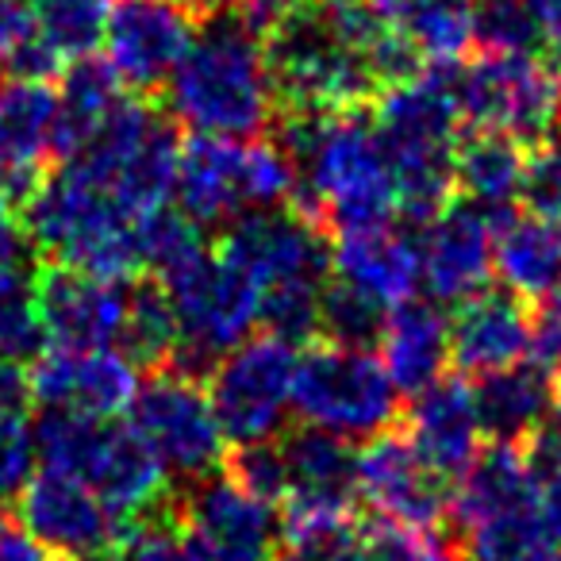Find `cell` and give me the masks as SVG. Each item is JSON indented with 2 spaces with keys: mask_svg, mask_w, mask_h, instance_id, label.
Masks as SVG:
<instances>
[{
  "mask_svg": "<svg viewBox=\"0 0 561 561\" xmlns=\"http://www.w3.org/2000/svg\"><path fill=\"white\" fill-rule=\"evenodd\" d=\"M496 273L519 300L550 305L561 297V219L512 216L496 227Z\"/></svg>",
  "mask_w": 561,
  "mask_h": 561,
  "instance_id": "30",
  "label": "cell"
},
{
  "mask_svg": "<svg viewBox=\"0 0 561 561\" xmlns=\"http://www.w3.org/2000/svg\"><path fill=\"white\" fill-rule=\"evenodd\" d=\"M47 335H43L39 308H35V277H16L9 285H0V362L24 366V362H39Z\"/></svg>",
  "mask_w": 561,
  "mask_h": 561,
  "instance_id": "37",
  "label": "cell"
},
{
  "mask_svg": "<svg viewBox=\"0 0 561 561\" xmlns=\"http://www.w3.org/2000/svg\"><path fill=\"white\" fill-rule=\"evenodd\" d=\"M265 58H270L277 104H285L289 112L362 108L369 96L381 93L366 55H358L323 20L316 0L293 4L265 32Z\"/></svg>",
  "mask_w": 561,
  "mask_h": 561,
  "instance_id": "8",
  "label": "cell"
},
{
  "mask_svg": "<svg viewBox=\"0 0 561 561\" xmlns=\"http://www.w3.org/2000/svg\"><path fill=\"white\" fill-rule=\"evenodd\" d=\"M124 101V81L108 66V58H73L62 70V89H58V135L55 158L70 162L93 142V135L104 127V119Z\"/></svg>",
  "mask_w": 561,
  "mask_h": 561,
  "instance_id": "31",
  "label": "cell"
},
{
  "mask_svg": "<svg viewBox=\"0 0 561 561\" xmlns=\"http://www.w3.org/2000/svg\"><path fill=\"white\" fill-rule=\"evenodd\" d=\"M219 254L254 280L257 293L270 289H323L331 280L328 231L300 211H254L227 227Z\"/></svg>",
  "mask_w": 561,
  "mask_h": 561,
  "instance_id": "13",
  "label": "cell"
},
{
  "mask_svg": "<svg viewBox=\"0 0 561 561\" xmlns=\"http://www.w3.org/2000/svg\"><path fill=\"white\" fill-rule=\"evenodd\" d=\"M165 108L181 127L208 139H254L277 108L265 39L250 20L211 16L196 27L185 62L165 85Z\"/></svg>",
  "mask_w": 561,
  "mask_h": 561,
  "instance_id": "2",
  "label": "cell"
},
{
  "mask_svg": "<svg viewBox=\"0 0 561 561\" xmlns=\"http://www.w3.org/2000/svg\"><path fill=\"white\" fill-rule=\"evenodd\" d=\"M461 124L542 147L561 131V66L542 55H484L454 70Z\"/></svg>",
  "mask_w": 561,
  "mask_h": 561,
  "instance_id": "10",
  "label": "cell"
},
{
  "mask_svg": "<svg viewBox=\"0 0 561 561\" xmlns=\"http://www.w3.org/2000/svg\"><path fill=\"white\" fill-rule=\"evenodd\" d=\"M358 496L377 519L412 530H435L450 515L446 481L415 454L404 435H377L358 454Z\"/></svg>",
  "mask_w": 561,
  "mask_h": 561,
  "instance_id": "17",
  "label": "cell"
},
{
  "mask_svg": "<svg viewBox=\"0 0 561 561\" xmlns=\"http://www.w3.org/2000/svg\"><path fill=\"white\" fill-rule=\"evenodd\" d=\"M124 561H211L193 538L173 523H142L131 527L124 542Z\"/></svg>",
  "mask_w": 561,
  "mask_h": 561,
  "instance_id": "42",
  "label": "cell"
},
{
  "mask_svg": "<svg viewBox=\"0 0 561 561\" xmlns=\"http://www.w3.org/2000/svg\"><path fill=\"white\" fill-rule=\"evenodd\" d=\"M285 542L280 561H362L358 558V523L346 519H316V523H280Z\"/></svg>",
  "mask_w": 561,
  "mask_h": 561,
  "instance_id": "38",
  "label": "cell"
},
{
  "mask_svg": "<svg viewBox=\"0 0 561 561\" xmlns=\"http://www.w3.org/2000/svg\"><path fill=\"white\" fill-rule=\"evenodd\" d=\"M131 427L150 446L165 477H178V481H208L227 458V438L208 389L178 369H158L139 385Z\"/></svg>",
  "mask_w": 561,
  "mask_h": 561,
  "instance_id": "11",
  "label": "cell"
},
{
  "mask_svg": "<svg viewBox=\"0 0 561 561\" xmlns=\"http://www.w3.org/2000/svg\"><path fill=\"white\" fill-rule=\"evenodd\" d=\"M473 43L484 55H538L542 32L527 0H473Z\"/></svg>",
  "mask_w": 561,
  "mask_h": 561,
  "instance_id": "35",
  "label": "cell"
},
{
  "mask_svg": "<svg viewBox=\"0 0 561 561\" xmlns=\"http://www.w3.org/2000/svg\"><path fill=\"white\" fill-rule=\"evenodd\" d=\"M412 561H466V553L454 542L438 538L435 530H420V542H415V558Z\"/></svg>",
  "mask_w": 561,
  "mask_h": 561,
  "instance_id": "50",
  "label": "cell"
},
{
  "mask_svg": "<svg viewBox=\"0 0 561 561\" xmlns=\"http://www.w3.org/2000/svg\"><path fill=\"white\" fill-rule=\"evenodd\" d=\"M385 308L377 300L354 293L351 285L331 277L328 289H323L320 300V331L328 335V343L335 346H358V351H369L377 346L385 328Z\"/></svg>",
  "mask_w": 561,
  "mask_h": 561,
  "instance_id": "36",
  "label": "cell"
},
{
  "mask_svg": "<svg viewBox=\"0 0 561 561\" xmlns=\"http://www.w3.org/2000/svg\"><path fill=\"white\" fill-rule=\"evenodd\" d=\"M300 354L273 335L247 339L219 358L208 377V397L224 438L234 446L273 443L293 412Z\"/></svg>",
  "mask_w": 561,
  "mask_h": 561,
  "instance_id": "12",
  "label": "cell"
},
{
  "mask_svg": "<svg viewBox=\"0 0 561 561\" xmlns=\"http://www.w3.org/2000/svg\"><path fill=\"white\" fill-rule=\"evenodd\" d=\"M523 204L530 208V216L561 219V131L542 147L527 150Z\"/></svg>",
  "mask_w": 561,
  "mask_h": 561,
  "instance_id": "40",
  "label": "cell"
},
{
  "mask_svg": "<svg viewBox=\"0 0 561 561\" xmlns=\"http://www.w3.org/2000/svg\"><path fill=\"white\" fill-rule=\"evenodd\" d=\"M4 89H9V85H4V70H0V96H4Z\"/></svg>",
  "mask_w": 561,
  "mask_h": 561,
  "instance_id": "52",
  "label": "cell"
},
{
  "mask_svg": "<svg viewBox=\"0 0 561 561\" xmlns=\"http://www.w3.org/2000/svg\"><path fill=\"white\" fill-rule=\"evenodd\" d=\"M181 530L211 561H273L285 542L277 504L257 500L231 473L196 481L185 492Z\"/></svg>",
  "mask_w": 561,
  "mask_h": 561,
  "instance_id": "14",
  "label": "cell"
},
{
  "mask_svg": "<svg viewBox=\"0 0 561 561\" xmlns=\"http://www.w3.org/2000/svg\"><path fill=\"white\" fill-rule=\"evenodd\" d=\"M519 561H561V550H538V553H527V558H519Z\"/></svg>",
  "mask_w": 561,
  "mask_h": 561,
  "instance_id": "51",
  "label": "cell"
},
{
  "mask_svg": "<svg viewBox=\"0 0 561 561\" xmlns=\"http://www.w3.org/2000/svg\"><path fill=\"white\" fill-rule=\"evenodd\" d=\"M285 454V500L280 523L346 519L358 500V450L346 438L305 427L280 443Z\"/></svg>",
  "mask_w": 561,
  "mask_h": 561,
  "instance_id": "21",
  "label": "cell"
},
{
  "mask_svg": "<svg viewBox=\"0 0 561 561\" xmlns=\"http://www.w3.org/2000/svg\"><path fill=\"white\" fill-rule=\"evenodd\" d=\"M39 454H35V427L27 415H0V504L20 500L32 484Z\"/></svg>",
  "mask_w": 561,
  "mask_h": 561,
  "instance_id": "39",
  "label": "cell"
},
{
  "mask_svg": "<svg viewBox=\"0 0 561 561\" xmlns=\"http://www.w3.org/2000/svg\"><path fill=\"white\" fill-rule=\"evenodd\" d=\"M35 308L50 351H112L124 339L127 285L50 265L35 273Z\"/></svg>",
  "mask_w": 561,
  "mask_h": 561,
  "instance_id": "16",
  "label": "cell"
},
{
  "mask_svg": "<svg viewBox=\"0 0 561 561\" xmlns=\"http://www.w3.org/2000/svg\"><path fill=\"white\" fill-rule=\"evenodd\" d=\"M523 173H527V150L504 135L473 131L458 142L454 158V188H458L481 216L492 224H507L512 208L523 201Z\"/></svg>",
  "mask_w": 561,
  "mask_h": 561,
  "instance_id": "29",
  "label": "cell"
},
{
  "mask_svg": "<svg viewBox=\"0 0 561 561\" xmlns=\"http://www.w3.org/2000/svg\"><path fill=\"white\" fill-rule=\"evenodd\" d=\"M527 461H530V469H535L538 481L561 473V400L550 412V420H546V427L527 443Z\"/></svg>",
  "mask_w": 561,
  "mask_h": 561,
  "instance_id": "45",
  "label": "cell"
},
{
  "mask_svg": "<svg viewBox=\"0 0 561 561\" xmlns=\"http://www.w3.org/2000/svg\"><path fill=\"white\" fill-rule=\"evenodd\" d=\"M32 404V377L12 362H0V415H27Z\"/></svg>",
  "mask_w": 561,
  "mask_h": 561,
  "instance_id": "47",
  "label": "cell"
},
{
  "mask_svg": "<svg viewBox=\"0 0 561 561\" xmlns=\"http://www.w3.org/2000/svg\"><path fill=\"white\" fill-rule=\"evenodd\" d=\"M196 39V20L178 0H119L104 27V58L124 85L150 93L170 85Z\"/></svg>",
  "mask_w": 561,
  "mask_h": 561,
  "instance_id": "15",
  "label": "cell"
},
{
  "mask_svg": "<svg viewBox=\"0 0 561 561\" xmlns=\"http://www.w3.org/2000/svg\"><path fill=\"white\" fill-rule=\"evenodd\" d=\"M0 561H66L43 546L24 523H0Z\"/></svg>",
  "mask_w": 561,
  "mask_h": 561,
  "instance_id": "46",
  "label": "cell"
},
{
  "mask_svg": "<svg viewBox=\"0 0 561 561\" xmlns=\"http://www.w3.org/2000/svg\"><path fill=\"white\" fill-rule=\"evenodd\" d=\"M389 32L420 58L454 66L473 43V0H369Z\"/></svg>",
  "mask_w": 561,
  "mask_h": 561,
  "instance_id": "32",
  "label": "cell"
},
{
  "mask_svg": "<svg viewBox=\"0 0 561 561\" xmlns=\"http://www.w3.org/2000/svg\"><path fill=\"white\" fill-rule=\"evenodd\" d=\"M181 216L196 227H231L254 211H277L297 193V173L277 142L193 135L178 162Z\"/></svg>",
  "mask_w": 561,
  "mask_h": 561,
  "instance_id": "6",
  "label": "cell"
},
{
  "mask_svg": "<svg viewBox=\"0 0 561 561\" xmlns=\"http://www.w3.org/2000/svg\"><path fill=\"white\" fill-rule=\"evenodd\" d=\"M162 289L178 316V351L165 369L185 377H211L224 354L242 346L262 316V293L224 254L201 247L162 273Z\"/></svg>",
  "mask_w": 561,
  "mask_h": 561,
  "instance_id": "7",
  "label": "cell"
},
{
  "mask_svg": "<svg viewBox=\"0 0 561 561\" xmlns=\"http://www.w3.org/2000/svg\"><path fill=\"white\" fill-rule=\"evenodd\" d=\"M32 39H39L32 0H0V58L12 62Z\"/></svg>",
  "mask_w": 561,
  "mask_h": 561,
  "instance_id": "44",
  "label": "cell"
},
{
  "mask_svg": "<svg viewBox=\"0 0 561 561\" xmlns=\"http://www.w3.org/2000/svg\"><path fill=\"white\" fill-rule=\"evenodd\" d=\"M27 262H32V239L16 219V208L9 201H0V285L27 277L32 273Z\"/></svg>",
  "mask_w": 561,
  "mask_h": 561,
  "instance_id": "43",
  "label": "cell"
},
{
  "mask_svg": "<svg viewBox=\"0 0 561 561\" xmlns=\"http://www.w3.org/2000/svg\"><path fill=\"white\" fill-rule=\"evenodd\" d=\"M530 358V316L512 293L484 289L450 316V362L461 374L489 377Z\"/></svg>",
  "mask_w": 561,
  "mask_h": 561,
  "instance_id": "25",
  "label": "cell"
},
{
  "mask_svg": "<svg viewBox=\"0 0 561 561\" xmlns=\"http://www.w3.org/2000/svg\"><path fill=\"white\" fill-rule=\"evenodd\" d=\"M293 412L335 438H377L400 412V389L381 354L320 343L300 354Z\"/></svg>",
  "mask_w": 561,
  "mask_h": 561,
  "instance_id": "9",
  "label": "cell"
},
{
  "mask_svg": "<svg viewBox=\"0 0 561 561\" xmlns=\"http://www.w3.org/2000/svg\"><path fill=\"white\" fill-rule=\"evenodd\" d=\"M58 93L43 81H16L0 96V201L27 204L55 158Z\"/></svg>",
  "mask_w": 561,
  "mask_h": 561,
  "instance_id": "22",
  "label": "cell"
},
{
  "mask_svg": "<svg viewBox=\"0 0 561 561\" xmlns=\"http://www.w3.org/2000/svg\"><path fill=\"white\" fill-rule=\"evenodd\" d=\"M277 147L297 173L293 201L300 216L335 231L392 224L397 185L366 108L285 112Z\"/></svg>",
  "mask_w": 561,
  "mask_h": 561,
  "instance_id": "1",
  "label": "cell"
},
{
  "mask_svg": "<svg viewBox=\"0 0 561 561\" xmlns=\"http://www.w3.org/2000/svg\"><path fill=\"white\" fill-rule=\"evenodd\" d=\"M408 443L443 481L461 477L481 458V420H477L473 389L458 377H443L408 408Z\"/></svg>",
  "mask_w": 561,
  "mask_h": 561,
  "instance_id": "26",
  "label": "cell"
},
{
  "mask_svg": "<svg viewBox=\"0 0 561 561\" xmlns=\"http://www.w3.org/2000/svg\"><path fill=\"white\" fill-rule=\"evenodd\" d=\"M458 66H431L420 78L385 89L374 124L389 158L397 211L412 224L427 227L450 208L454 158H458V96H454Z\"/></svg>",
  "mask_w": 561,
  "mask_h": 561,
  "instance_id": "3",
  "label": "cell"
},
{
  "mask_svg": "<svg viewBox=\"0 0 561 561\" xmlns=\"http://www.w3.org/2000/svg\"><path fill=\"white\" fill-rule=\"evenodd\" d=\"M124 354L135 366H147L150 374L165 369L178 351V316L165 297L162 280H139L127 289V320L124 339H119Z\"/></svg>",
  "mask_w": 561,
  "mask_h": 561,
  "instance_id": "33",
  "label": "cell"
},
{
  "mask_svg": "<svg viewBox=\"0 0 561 561\" xmlns=\"http://www.w3.org/2000/svg\"><path fill=\"white\" fill-rule=\"evenodd\" d=\"M35 454L43 473L81 481L124 527L165 492V469L131 423L47 412L35 423Z\"/></svg>",
  "mask_w": 561,
  "mask_h": 561,
  "instance_id": "5",
  "label": "cell"
},
{
  "mask_svg": "<svg viewBox=\"0 0 561 561\" xmlns=\"http://www.w3.org/2000/svg\"><path fill=\"white\" fill-rule=\"evenodd\" d=\"M331 273L354 293L377 300L385 312L412 300L420 285V239L400 231L397 224L339 231L331 250Z\"/></svg>",
  "mask_w": 561,
  "mask_h": 561,
  "instance_id": "24",
  "label": "cell"
},
{
  "mask_svg": "<svg viewBox=\"0 0 561 561\" xmlns=\"http://www.w3.org/2000/svg\"><path fill=\"white\" fill-rule=\"evenodd\" d=\"M558 400H561L558 377L530 358L512 369L481 377L473 385V404H477L481 431L484 438H492L500 446H527L546 427Z\"/></svg>",
  "mask_w": 561,
  "mask_h": 561,
  "instance_id": "27",
  "label": "cell"
},
{
  "mask_svg": "<svg viewBox=\"0 0 561 561\" xmlns=\"http://www.w3.org/2000/svg\"><path fill=\"white\" fill-rule=\"evenodd\" d=\"M39 39L62 58H85L104 43L112 0H32Z\"/></svg>",
  "mask_w": 561,
  "mask_h": 561,
  "instance_id": "34",
  "label": "cell"
},
{
  "mask_svg": "<svg viewBox=\"0 0 561 561\" xmlns=\"http://www.w3.org/2000/svg\"><path fill=\"white\" fill-rule=\"evenodd\" d=\"M293 4H300V0H242V20H250V24L257 27V32H270L273 24H277L285 12L293 9Z\"/></svg>",
  "mask_w": 561,
  "mask_h": 561,
  "instance_id": "49",
  "label": "cell"
},
{
  "mask_svg": "<svg viewBox=\"0 0 561 561\" xmlns=\"http://www.w3.org/2000/svg\"><path fill=\"white\" fill-rule=\"evenodd\" d=\"M527 9L542 32V47H550V55L561 66V0H527Z\"/></svg>",
  "mask_w": 561,
  "mask_h": 561,
  "instance_id": "48",
  "label": "cell"
},
{
  "mask_svg": "<svg viewBox=\"0 0 561 561\" xmlns=\"http://www.w3.org/2000/svg\"><path fill=\"white\" fill-rule=\"evenodd\" d=\"M538 507H542V484L527 461V446L492 443L458 477V489L450 492V515L461 535L519 519V515H535Z\"/></svg>",
  "mask_w": 561,
  "mask_h": 561,
  "instance_id": "23",
  "label": "cell"
},
{
  "mask_svg": "<svg viewBox=\"0 0 561 561\" xmlns=\"http://www.w3.org/2000/svg\"><path fill=\"white\" fill-rule=\"evenodd\" d=\"M496 273V224L469 204H450L420 234V280L435 305H466Z\"/></svg>",
  "mask_w": 561,
  "mask_h": 561,
  "instance_id": "20",
  "label": "cell"
},
{
  "mask_svg": "<svg viewBox=\"0 0 561 561\" xmlns=\"http://www.w3.org/2000/svg\"><path fill=\"white\" fill-rule=\"evenodd\" d=\"M24 231L55 265L108 280L142 270V216L73 165L43 178L24 204Z\"/></svg>",
  "mask_w": 561,
  "mask_h": 561,
  "instance_id": "4",
  "label": "cell"
},
{
  "mask_svg": "<svg viewBox=\"0 0 561 561\" xmlns=\"http://www.w3.org/2000/svg\"><path fill=\"white\" fill-rule=\"evenodd\" d=\"M381 362L400 392H427L438 385L450 366V316L435 300H404L385 316L381 328Z\"/></svg>",
  "mask_w": 561,
  "mask_h": 561,
  "instance_id": "28",
  "label": "cell"
},
{
  "mask_svg": "<svg viewBox=\"0 0 561 561\" xmlns=\"http://www.w3.org/2000/svg\"><path fill=\"white\" fill-rule=\"evenodd\" d=\"M20 523L66 561H104L124 538V523L85 484L43 469L20 492Z\"/></svg>",
  "mask_w": 561,
  "mask_h": 561,
  "instance_id": "18",
  "label": "cell"
},
{
  "mask_svg": "<svg viewBox=\"0 0 561 561\" xmlns=\"http://www.w3.org/2000/svg\"><path fill=\"white\" fill-rule=\"evenodd\" d=\"M32 397L47 412L112 420L131 412L139 397V366L124 351H47L32 366Z\"/></svg>",
  "mask_w": 561,
  "mask_h": 561,
  "instance_id": "19",
  "label": "cell"
},
{
  "mask_svg": "<svg viewBox=\"0 0 561 561\" xmlns=\"http://www.w3.org/2000/svg\"><path fill=\"white\" fill-rule=\"evenodd\" d=\"M231 477L265 504H280L285 500V454H280V443L239 446L231 458Z\"/></svg>",
  "mask_w": 561,
  "mask_h": 561,
  "instance_id": "41",
  "label": "cell"
}]
</instances>
